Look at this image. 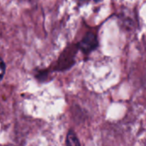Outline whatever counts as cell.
Here are the masks:
<instances>
[{
    "mask_svg": "<svg viewBox=\"0 0 146 146\" xmlns=\"http://www.w3.org/2000/svg\"><path fill=\"white\" fill-rule=\"evenodd\" d=\"M76 1L79 4H84V3H86L87 1H89V0H76Z\"/></svg>",
    "mask_w": 146,
    "mask_h": 146,
    "instance_id": "3",
    "label": "cell"
},
{
    "mask_svg": "<svg viewBox=\"0 0 146 146\" xmlns=\"http://www.w3.org/2000/svg\"><path fill=\"white\" fill-rule=\"evenodd\" d=\"M66 144H67V146H80V143H79L77 136L74 134V132L69 131V133L67 135Z\"/></svg>",
    "mask_w": 146,
    "mask_h": 146,
    "instance_id": "1",
    "label": "cell"
},
{
    "mask_svg": "<svg viewBox=\"0 0 146 146\" xmlns=\"http://www.w3.org/2000/svg\"><path fill=\"white\" fill-rule=\"evenodd\" d=\"M5 73V64L0 58V80H1Z\"/></svg>",
    "mask_w": 146,
    "mask_h": 146,
    "instance_id": "2",
    "label": "cell"
}]
</instances>
